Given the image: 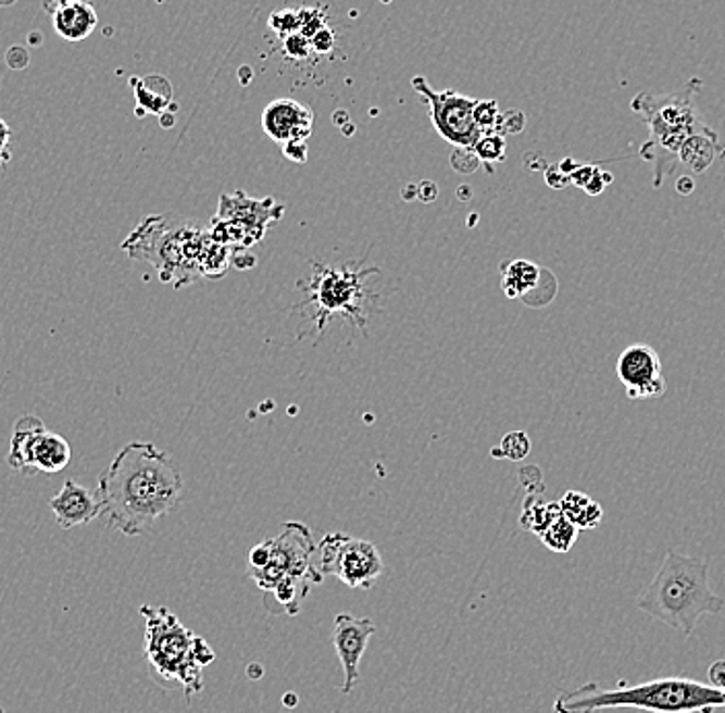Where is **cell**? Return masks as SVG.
I'll list each match as a JSON object with an SVG mask.
<instances>
[{
    "instance_id": "12",
    "label": "cell",
    "mask_w": 725,
    "mask_h": 713,
    "mask_svg": "<svg viewBox=\"0 0 725 713\" xmlns=\"http://www.w3.org/2000/svg\"><path fill=\"white\" fill-rule=\"evenodd\" d=\"M283 209L276 207L275 200L248 199L243 192H237L234 197H221V211L213 218L211 236L218 243H241V248L252 246L264 236L266 223L273 218L280 217Z\"/></svg>"
},
{
    "instance_id": "40",
    "label": "cell",
    "mask_w": 725,
    "mask_h": 713,
    "mask_svg": "<svg viewBox=\"0 0 725 713\" xmlns=\"http://www.w3.org/2000/svg\"><path fill=\"white\" fill-rule=\"evenodd\" d=\"M66 2H71V0H43V9H46L48 13H52V11H57L59 7L66 4Z\"/></svg>"
},
{
    "instance_id": "25",
    "label": "cell",
    "mask_w": 725,
    "mask_h": 713,
    "mask_svg": "<svg viewBox=\"0 0 725 713\" xmlns=\"http://www.w3.org/2000/svg\"><path fill=\"white\" fill-rule=\"evenodd\" d=\"M505 151H508V142H505V137L499 133H485L474 145V153L483 163H501L505 159Z\"/></svg>"
},
{
    "instance_id": "18",
    "label": "cell",
    "mask_w": 725,
    "mask_h": 713,
    "mask_svg": "<svg viewBox=\"0 0 725 713\" xmlns=\"http://www.w3.org/2000/svg\"><path fill=\"white\" fill-rule=\"evenodd\" d=\"M52 25L62 40L79 43L98 27V11L89 0H71L50 13Z\"/></svg>"
},
{
    "instance_id": "5",
    "label": "cell",
    "mask_w": 725,
    "mask_h": 713,
    "mask_svg": "<svg viewBox=\"0 0 725 713\" xmlns=\"http://www.w3.org/2000/svg\"><path fill=\"white\" fill-rule=\"evenodd\" d=\"M215 238L202 232L192 221L147 217L124 239L122 250L133 260H145L155 266L163 283L182 289L204 277V264Z\"/></svg>"
},
{
    "instance_id": "37",
    "label": "cell",
    "mask_w": 725,
    "mask_h": 713,
    "mask_svg": "<svg viewBox=\"0 0 725 713\" xmlns=\"http://www.w3.org/2000/svg\"><path fill=\"white\" fill-rule=\"evenodd\" d=\"M285 155L291 159V161H297V163H305L308 159V145L305 142H289L283 147Z\"/></svg>"
},
{
    "instance_id": "1",
    "label": "cell",
    "mask_w": 725,
    "mask_h": 713,
    "mask_svg": "<svg viewBox=\"0 0 725 713\" xmlns=\"http://www.w3.org/2000/svg\"><path fill=\"white\" fill-rule=\"evenodd\" d=\"M99 497L110 526L138 536L172 514L184 499L176 460L149 441H130L99 476Z\"/></svg>"
},
{
    "instance_id": "34",
    "label": "cell",
    "mask_w": 725,
    "mask_h": 713,
    "mask_svg": "<svg viewBox=\"0 0 725 713\" xmlns=\"http://www.w3.org/2000/svg\"><path fill=\"white\" fill-rule=\"evenodd\" d=\"M612 174L610 172H604V170H600L593 178L589 179L588 186L584 188L586 192H588L589 197H600L604 190H607V186H610L612 184Z\"/></svg>"
},
{
    "instance_id": "27",
    "label": "cell",
    "mask_w": 725,
    "mask_h": 713,
    "mask_svg": "<svg viewBox=\"0 0 725 713\" xmlns=\"http://www.w3.org/2000/svg\"><path fill=\"white\" fill-rule=\"evenodd\" d=\"M499 116H501V110L495 100H478L474 108V120L483 133H495Z\"/></svg>"
},
{
    "instance_id": "28",
    "label": "cell",
    "mask_w": 725,
    "mask_h": 713,
    "mask_svg": "<svg viewBox=\"0 0 725 713\" xmlns=\"http://www.w3.org/2000/svg\"><path fill=\"white\" fill-rule=\"evenodd\" d=\"M271 27L278 36H287V38L289 34H299L301 32V11H291V9L278 11L271 17Z\"/></svg>"
},
{
    "instance_id": "16",
    "label": "cell",
    "mask_w": 725,
    "mask_h": 713,
    "mask_svg": "<svg viewBox=\"0 0 725 713\" xmlns=\"http://www.w3.org/2000/svg\"><path fill=\"white\" fill-rule=\"evenodd\" d=\"M50 510L62 530L91 524L103 514V503L98 491L80 485L77 480H66L59 493L50 499Z\"/></svg>"
},
{
    "instance_id": "7",
    "label": "cell",
    "mask_w": 725,
    "mask_h": 713,
    "mask_svg": "<svg viewBox=\"0 0 725 713\" xmlns=\"http://www.w3.org/2000/svg\"><path fill=\"white\" fill-rule=\"evenodd\" d=\"M377 273L375 268L359 271L357 266L333 268L317 266L308 280L305 305L312 310L308 320L314 322L317 333H322L334 316L347 317L354 326L365 328L370 317L372 293L365 287V278Z\"/></svg>"
},
{
    "instance_id": "33",
    "label": "cell",
    "mask_w": 725,
    "mask_h": 713,
    "mask_svg": "<svg viewBox=\"0 0 725 713\" xmlns=\"http://www.w3.org/2000/svg\"><path fill=\"white\" fill-rule=\"evenodd\" d=\"M11 139H13V133L9 128V124L4 120L0 118V170L9 165L11 161Z\"/></svg>"
},
{
    "instance_id": "29",
    "label": "cell",
    "mask_w": 725,
    "mask_h": 713,
    "mask_svg": "<svg viewBox=\"0 0 725 713\" xmlns=\"http://www.w3.org/2000/svg\"><path fill=\"white\" fill-rule=\"evenodd\" d=\"M524 124H526V116L522 114V112H517V110H510V112H501V116H499V122H497V128H495V133H499V135H517V133H522L524 130Z\"/></svg>"
},
{
    "instance_id": "14",
    "label": "cell",
    "mask_w": 725,
    "mask_h": 713,
    "mask_svg": "<svg viewBox=\"0 0 725 713\" xmlns=\"http://www.w3.org/2000/svg\"><path fill=\"white\" fill-rule=\"evenodd\" d=\"M377 631L375 623L370 616L357 618L353 614L340 613L334 618V650L340 660L345 683H342V693L349 695L353 691L357 680H359V671H361V660L365 655V650L372 641L373 634Z\"/></svg>"
},
{
    "instance_id": "26",
    "label": "cell",
    "mask_w": 725,
    "mask_h": 713,
    "mask_svg": "<svg viewBox=\"0 0 725 713\" xmlns=\"http://www.w3.org/2000/svg\"><path fill=\"white\" fill-rule=\"evenodd\" d=\"M529 437L524 431H511L501 439V448L492 450L497 458H508V460H524L529 454Z\"/></svg>"
},
{
    "instance_id": "24",
    "label": "cell",
    "mask_w": 725,
    "mask_h": 713,
    "mask_svg": "<svg viewBox=\"0 0 725 713\" xmlns=\"http://www.w3.org/2000/svg\"><path fill=\"white\" fill-rule=\"evenodd\" d=\"M577 533H579V528H577L568 517L561 514L554 522H552V524H550L549 528L540 535V540L549 547L550 551L567 553L568 549L573 547L575 538H577Z\"/></svg>"
},
{
    "instance_id": "23",
    "label": "cell",
    "mask_w": 725,
    "mask_h": 713,
    "mask_svg": "<svg viewBox=\"0 0 725 713\" xmlns=\"http://www.w3.org/2000/svg\"><path fill=\"white\" fill-rule=\"evenodd\" d=\"M563 514L559 503H538L536 499L529 497L522 514V526L532 530L534 535H542L550 524Z\"/></svg>"
},
{
    "instance_id": "32",
    "label": "cell",
    "mask_w": 725,
    "mask_h": 713,
    "mask_svg": "<svg viewBox=\"0 0 725 713\" xmlns=\"http://www.w3.org/2000/svg\"><path fill=\"white\" fill-rule=\"evenodd\" d=\"M602 167L600 165H593V163H582L573 174H571V186H577V188H586L588 186L589 179L593 178Z\"/></svg>"
},
{
    "instance_id": "20",
    "label": "cell",
    "mask_w": 725,
    "mask_h": 713,
    "mask_svg": "<svg viewBox=\"0 0 725 713\" xmlns=\"http://www.w3.org/2000/svg\"><path fill=\"white\" fill-rule=\"evenodd\" d=\"M130 85L135 87V98H137L140 114L163 116L167 112H176L177 105L174 103L172 83L163 75H147V77L130 80Z\"/></svg>"
},
{
    "instance_id": "39",
    "label": "cell",
    "mask_w": 725,
    "mask_h": 713,
    "mask_svg": "<svg viewBox=\"0 0 725 713\" xmlns=\"http://www.w3.org/2000/svg\"><path fill=\"white\" fill-rule=\"evenodd\" d=\"M557 165H559V170H561V172H563L565 176H568V178H571V174H573V172H575V170H577V167H579L582 163H577L575 159L565 158L561 159V161H559Z\"/></svg>"
},
{
    "instance_id": "31",
    "label": "cell",
    "mask_w": 725,
    "mask_h": 713,
    "mask_svg": "<svg viewBox=\"0 0 725 713\" xmlns=\"http://www.w3.org/2000/svg\"><path fill=\"white\" fill-rule=\"evenodd\" d=\"M285 50L291 59H305L314 48H312V40L305 38L303 34H291L285 40Z\"/></svg>"
},
{
    "instance_id": "8",
    "label": "cell",
    "mask_w": 725,
    "mask_h": 713,
    "mask_svg": "<svg viewBox=\"0 0 725 713\" xmlns=\"http://www.w3.org/2000/svg\"><path fill=\"white\" fill-rule=\"evenodd\" d=\"M73 458L71 443L50 431L40 416L17 418L11 436L9 466L23 476L59 475Z\"/></svg>"
},
{
    "instance_id": "17",
    "label": "cell",
    "mask_w": 725,
    "mask_h": 713,
    "mask_svg": "<svg viewBox=\"0 0 725 713\" xmlns=\"http://www.w3.org/2000/svg\"><path fill=\"white\" fill-rule=\"evenodd\" d=\"M722 158H725V140L707 124L697 128L678 151V163L692 172V176L703 174Z\"/></svg>"
},
{
    "instance_id": "9",
    "label": "cell",
    "mask_w": 725,
    "mask_h": 713,
    "mask_svg": "<svg viewBox=\"0 0 725 713\" xmlns=\"http://www.w3.org/2000/svg\"><path fill=\"white\" fill-rule=\"evenodd\" d=\"M271 540V559L264 567L250 572L255 586L266 592L285 577L308 579L312 584H322L326 575L315 567V542L312 530L301 522H287L280 528V535Z\"/></svg>"
},
{
    "instance_id": "3",
    "label": "cell",
    "mask_w": 725,
    "mask_h": 713,
    "mask_svg": "<svg viewBox=\"0 0 725 713\" xmlns=\"http://www.w3.org/2000/svg\"><path fill=\"white\" fill-rule=\"evenodd\" d=\"M145 616V660L163 689L179 687L192 701L202 691L204 668L215 662V650L200 635L186 629L165 606H140Z\"/></svg>"
},
{
    "instance_id": "36",
    "label": "cell",
    "mask_w": 725,
    "mask_h": 713,
    "mask_svg": "<svg viewBox=\"0 0 725 713\" xmlns=\"http://www.w3.org/2000/svg\"><path fill=\"white\" fill-rule=\"evenodd\" d=\"M547 182H549V186H552V188H561V190L571 186V178L559 170V165H549L547 167Z\"/></svg>"
},
{
    "instance_id": "15",
    "label": "cell",
    "mask_w": 725,
    "mask_h": 713,
    "mask_svg": "<svg viewBox=\"0 0 725 713\" xmlns=\"http://www.w3.org/2000/svg\"><path fill=\"white\" fill-rule=\"evenodd\" d=\"M262 128L283 147L289 142H308L314 130V112L310 105L291 98L275 100L262 112Z\"/></svg>"
},
{
    "instance_id": "35",
    "label": "cell",
    "mask_w": 725,
    "mask_h": 713,
    "mask_svg": "<svg viewBox=\"0 0 725 713\" xmlns=\"http://www.w3.org/2000/svg\"><path fill=\"white\" fill-rule=\"evenodd\" d=\"M312 48L317 54H328L334 48V34L328 27H322L314 38H312Z\"/></svg>"
},
{
    "instance_id": "2",
    "label": "cell",
    "mask_w": 725,
    "mask_h": 713,
    "mask_svg": "<svg viewBox=\"0 0 725 713\" xmlns=\"http://www.w3.org/2000/svg\"><path fill=\"white\" fill-rule=\"evenodd\" d=\"M616 708L647 713H711L725 708V691L690 678H658L625 689H600L596 683H586L554 701V713H596Z\"/></svg>"
},
{
    "instance_id": "10",
    "label": "cell",
    "mask_w": 725,
    "mask_h": 713,
    "mask_svg": "<svg viewBox=\"0 0 725 713\" xmlns=\"http://www.w3.org/2000/svg\"><path fill=\"white\" fill-rule=\"evenodd\" d=\"M320 572L333 575L347 588L370 590L384 574V559L377 547L345 533H328L320 547Z\"/></svg>"
},
{
    "instance_id": "6",
    "label": "cell",
    "mask_w": 725,
    "mask_h": 713,
    "mask_svg": "<svg viewBox=\"0 0 725 713\" xmlns=\"http://www.w3.org/2000/svg\"><path fill=\"white\" fill-rule=\"evenodd\" d=\"M701 89L703 80L692 77L674 93H639L630 101V110L649 128V139L641 145L639 155L653 170L651 184L655 190H660L676 170L683 142L705 124L695 105Z\"/></svg>"
},
{
    "instance_id": "41",
    "label": "cell",
    "mask_w": 725,
    "mask_h": 713,
    "mask_svg": "<svg viewBox=\"0 0 725 713\" xmlns=\"http://www.w3.org/2000/svg\"><path fill=\"white\" fill-rule=\"evenodd\" d=\"M17 0H0V7H11V4H15Z\"/></svg>"
},
{
    "instance_id": "21",
    "label": "cell",
    "mask_w": 725,
    "mask_h": 713,
    "mask_svg": "<svg viewBox=\"0 0 725 713\" xmlns=\"http://www.w3.org/2000/svg\"><path fill=\"white\" fill-rule=\"evenodd\" d=\"M314 586L315 584L308 579L285 577L264 592V609L271 614L297 616L303 606V600L310 596Z\"/></svg>"
},
{
    "instance_id": "13",
    "label": "cell",
    "mask_w": 725,
    "mask_h": 713,
    "mask_svg": "<svg viewBox=\"0 0 725 713\" xmlns=\"http://www.w3.org/2000/svg\"><path fill=\"white\" fill-rule=\"evenodd\" d=\"M616 376L627 390L630 400H651L664 397L666 377L662 374V361L653 347L637 342L627 347L616 361Z\"/></svg>"
},
{
    "instance_id": "19",
    "label": "cell",
    "mask_w": 725,
    "mask_h": 713,
    "mask_svg": "<svg viewBox=\"0 0 725 713\" xmlns=\"http://www.w3.org/2000/svg\"><path fill=\"white\" fill-rule=\"evenodd\" d=\"M550 277V271L538 266L532 260H511L508 264H503L501 268V287L503 293L510 299H522L529 303V299L534 293H538L540 285Z\"/></svg>"
},
{
    "instance_id": "4",
    "label": "cell",
    "mask_w": 725,
    "mask_h": 713,
    "mask_svg": "<svg viewBox=\"0 0 725 713\" xmlns=\"http://www.w3.org/2000/svg\"><path fill=\"white\" fill-rule=\"evenodd\" d=\"M724 604V598L709 586L705 559L676 551H667L660 572L639 596V609L643 613L672 629H680L686 637L692 635L703 614H720Z\"/></svg>"
},
{
    "instance_id": "11",
    "label": "cell",
    "mask_w": 725,
    "mask_h": 713,
    "mask_svg": "<svg viewBox=\"0 0 725 713\" xmlns=\"http://www.w3.org/2000/svg\"><path fill=\"white\" fill-rule=\"evenodd\" d=\"M412 87L421 100L427 101L429 116L439 137L448 140L455 149H474V145L485 135L474 120V108L478 100L451 89L435 91L425 77H414Z\"/></svg>"
},
{
    "instance_id": "42",
    "label": "cell",
    "mask_w": 725,
    "mask_h": 713,
    "mask_svg": "<svg viewBox=\"0 0 725 713\" xmlns=\"http://www.w3.org/2000/svg\"><path fill=\"white\" fill-rule=\"evenodd\" d=\"M158 2H165V0H158Z\"/></svg>"
},
{
    "instance_id": "38",
    "label": "cell",
    "mask_w": 725,
    "mask_h": 713,
    "mask_svg": "<svg viewBox=\"0 0 725 713\" xmlns=\"http://www.w3.org/2000/svg\"><path fill=\"white\" fill-rule=\"evenodd\" d=\"M692 190H695V179L690 178V176H680V178L676 179V192L678 195L688 197V195H692Z\"/></svg>"
},
{
    "instance_id": "22",
    "label": "cell",
    "mask_w": 725,
    "mask_h": 713,
    "mask_svg": "<svg viewBox=\"0 0 725 713\" xmlns=\"http://www.w3.org/2000/svg\"><path fill=\"white\" fill-rule=\"evenodd\" d=\"M561 512L565 517H568L579 530H589L600 526L602 522V508L600 503H596L593 499H589L586 493L579 491H567L565 497L559 501Z\"/></svg>"
},
{
    "instance_id": "30",
    "label": "cell",
    "mask_w": 725,
    "mask_h": 713,
    "mask_svg": "<svg viewBox=\"0 0 725 713\" xmlns=\"http://www.w3.org/2000/svg\"><path fill=\"white\" fill-rule=\"evenodd\" d=\"M480 159L474 153V149H455V153L451 155V165L453 170L462 172V174H472L480 167Z\"/></svg>"
}]
</instances>
